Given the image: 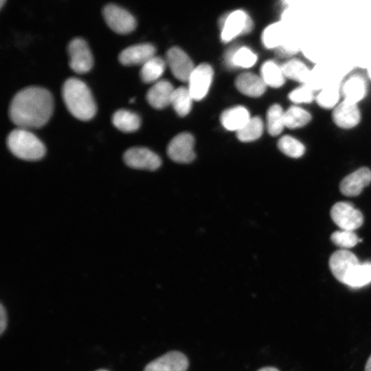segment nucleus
<instances>
[{
	"mask_svg": "<svg viewBox=\"0 0 371 371\" xmlns=\"http://www.w3.org/2000/svg\"><path fill=\"white\" fill-rule=\"evenodd\" d=\"M192 100L189 89L179 87L174 90L170 104L179 115L185 116L191 110Z\"/></svg>",
	"mask_w": 371,
	"mask_h": 371,
	"instance_id": "c85d7f7f",
	"label": "nucleus"
},
{
	"mask_svg": "<svg viewBox=\"0 0 371 371\" xmlns=\"http://www.w3.org/2000/svg\"><path fill=\"white\" fill-rule=\"evenodd\" d=\"M54 100L45 88L31 86L18 91L12 98L8 110L10 120L19 128H38L52 115Z\"/></svg>",
	"mask_w": 371,
	"mask_h": 371,
	"instance_id": "f257e3e1",
	"label": "nucleus"
},
{
	"mask_svg": "<svg viewBox=\"0 0 371 371\" xmlns=\"http://www.w3.org/2000/svg\"><path fill=\"white\" fill-rule=\"evenodd\" d=\"M194 139L188 133H182L176 135L167 147L168 157L177 163H190L194 160Z\"/></svg>",
	"mask_w": 371,
	"mask_h": 371,
	"instance_id": "1a4fd4ad",
	"label": "nucleus"
},
{
	"mask_svg": "<svg viewBox=\"0 0 371 371\" xmlns=\"http://www.w3.org/2000/svg\"><path fill=\"white\" fill-rule=\"evenodd\" d=\"M0 2H1L0 7L2 8V6H3V3H5V1H3V0H1Z\"/></svg>",
	"mask_w": 371,
	"mask_h": 371,
	"instance_id": "ea45409f",
	"label": "nucleus"
},
{
	"mask_svg": "<svg viewBox=\"0 0 371 371\" xmlns=\"http://www.w3.org/2000/svg\"><path fill=\"white\" fill-rule=\"evenodd\" d=\"M365 371H371V355L366 362Z\"/></svg>",
	"mask_w": 371,
	"mask_h": 371,
	"instance_id": "e433bc0d",
	"label": "nucleus"
},
{
	"mask_svg": "<svg viewBox=\"0 0 371 371\" xmlns=\"http://www.w3.org/2000/svg\"><path fill=\"white\" fill-rule=\"evenodd\" d=\"M113 124L124 133H131L137 131L141 124L140 117L134 112L126 109H119L112 115Z\"/></svg>",
	"mask_w": 371,
	"mask_h": 371,
	"instance_id": "5701e85b",
	"label": "nucleus"
},
{
	"mask_svg": "<svg viewBox=\"0 0 371 371\" xmlns=\"http://www.w3.org/2000/svg\"><path fill=\"white\" fill-rule=\"evenodd\" d=\"M371 282V262H360L348 276L345 284L352 289H359Z\"/></svg>",
	"mask_w": 371,
	"mask_h": 371,
	"instance_id": "b1692460",
	"label": "nucleus"
},
{
	"mask_svg": "<svg viewBox=\"0 0 371 371\" xmlns=\"http://www.w3.org/2000/svg\"><path fill=\"white\" fill-rule=\"evenodd\" d=\"M267 127L268 133L272 136L280 135L285 127L284 111L280 104H274L268 109Z\"/></svg>",
	"mask_w": 371,
	"mask_h": 371,
	"instance_id": "c756f323",
	"label": "nucleus"
},
{
	"mask_svg": "<svg viewBox=\"0 0 371 371\" xmlns=\"http://www.w3.org/2000/svg\"><path fill=\"white\" fill-rule=\"evenodd\" d=\"M7 326V314L6 311L1 304L0 306V334L2 335Z\"/></svg>",
	"mask_w": 371,
	"mask_h": 371,
	"instance_id": "c9c22d12",
	"label": "nucleus"
},
{
	"mask_svg": "<svg viewBox=\"0 0 371 371\" xmlns=\"http://www.w3.org/2000/svg\"><path fill=\"white\" fill-rule=\"evenodd\" d=\"M340 91L337 85L324 87L315 97L317 104L326 109H334L339 103Z\"/></svg>",
	"mask_w": 371,
	"mask_h": 371,
	"instance_id": "473e14b6",
	"label": "nucleus"
},
{
	"mask_svg": "<svg viewBox=\"0 0 371 371\" xmlns=\"http://www.w3.org/2000/svg\"><path fill=\"white\" fill-rule=\"evenodd\" d=\"M174 90L170 82L165 80L157 81L148 91L146 100L153 108L164 109L171 104Z\"/></svg>",
	"mask_w": 371,
	"mask_h": 371,
	"instance_id": "f3484780",
	"label": "nucleus"
},
{
	"mask_svg": "<svg viewBox=\"0 0 371 371\" xmlns=\"http://www.w3.org/2000/svg\"><path fill=\"white\" fill-rule=\"evenodd\" d=\"M281 67L285 78L306 84L310 79L311 71L300 60L291 59Z\"/></svg>",
	"mask_w": 371,
	"mask_h": 371,
	"instance_id": "393cba45",
	"label": "nucleus"
},
{
	"mask_svg": "<svg viewBox=\"0 0 371 371\" xmlns=\"http://www.w3.org/2000/svg\"><path fill=\"white\" fill-rule=\"evenodd\" d=\"M330 216L342 230L354 231L363 223L362 213L352 203L345 201L337 202L332 207Z\"/></svg>",
	"mask_w": 371,
	"mask_h": 371,
	"instance_id": "0eeeda50",
	"label": "nucleus"
},
{
	"mask_svg": "<svg viewBox=\"0 0 371 371\" xmlns=\"http://www.w3.org/2000/svg\"><path fill=\"white\" fill-rule=\"evenodd\" d=\"M370 182L371 170L367 167H361L346 176L340 183L339 189L345 196H355Z\"/></svg>",
	"mask_w": 371,
	"mask_h": 371,
	"instance_id": "2eb2a0df",
	"label": "nucleus"
},
{
	"mask_svg": "<svg viewBox=\"0 0 371 371\" xmlns=\"http://www.w3.org/2000/svg\"><path fill=\"white\" fill-rule=\"evenodd\" d=\"M221 40L229 42L235 37L250 32L253 22L250 16L243 10H235L224 16L221 20Z\"/></svg>",
	"mask_w": 371,
	"mask_h": 371,
	"instance_id": "20e7f679",
	"label": "nucleus"
},
{
	"mask_svg": "<svg viewBox=\"0 0 371 371\" xmlns=\"http://www.w3.org/2000/svg\"><path fill=\"white\" fill-rule=\"evenodd\" d=\"M155 47L150 43L136 44L124 49L120 53L118 59L124 65H143L155 56Z\"/></svg>",
	"mask_w": 371,
	"mask_h": 371,
	"instance_id": "dca6fc26",
	"label": "nucleus"
},
{
	"mask_svg": "<svg viewBox=\"0 0 371 371\" xmlns=\"http://www.w3.org/2000/svg\"><path fill=\"white\" fill-rule=\"evenodd\" d=\"M330 240L337 246L345 249L355 246L361 242L354 231L339 230L334 232L330 236Z\"/></svg>",
	"mask_w": 371,
	"mask_h": 371,
	"instance_id": "72a5a7b5",
	"label": "nucleus"
},
{
	"mask_svg": "<svg viewBox=\"0 0 371 371\" xmlns=\"http://www.w3.org/2000/svg\"><path fill=\"white\" fill-rule=\"evenodd\" d=\"M188 364L183 353L171 351L150 362L144 371H186Z\"/></svg>",
	"mask_w": 371,
	"mask_h": 371,
	"instance_id": "4468645a",
	"label": "nucleus"
},
{
	"mask_svg": "<svg viewBox=\"0 0 371 371\" xmlns=\"http://www.w3.org/2000/svg\"><path fill=\"white\" fill-rule=\"evenodd\" d=\"M166 64L164 60L158 56H154L145 63L140 70V78L145 83L156 81L163 74Z\"/></svg>",
	"mask_w": 371,
	"mask_h": 371,
	"instance_id": "bb28decb",
	"label": "nucleus"
},
{
	"mask_svg": "<svg viewBox=\"0 0 371 371\" xmlns=\"http://www.w3.org/2000/svg\"><path fill=\"white\" fill-rule=\"evenodd\" d=\"M70 68L77 74L88 72L93 67V59L87 42L82 38H74L67 45Z\"/></svg>",
	"mask_w": 371,
	"mask_h": 371,
	"instance_id": "423d86ee",
	"label": "nucleus"
},
{
	"mask_svg": "<svg viewBox=\"0 0 371 371\" xmlns=\"http://www.w3.org/2000/svg\"><path fill=\"white\" fill-rule=\"evenodd\" d=\"M225 60L227 65L231 67L248 68L256 63L257 56L247 47H235L226 52Z\"/></svg>",
	"mask_w": 371,
	"mask_h": 371,
	"instance_id": "4be33fe9",
	"label": "nucleus"
},
{
	"mask_svg": "<svg viewBox=\"0 0 371 371\" xmlns=\"http://www.w3.org/2000/svg\"><path fill=\"white\" fill-rule=\"evenodd\" d=\"M368 74L370 79L371 80V68L368 70Z\"/></svg>",
	"mask_w": 371,
	"mask_h": 371,
	"instance_id": "58836bf2",
	"label": "nucleus"
},
{
	"mask_svg": "<svg viewBox=\"0 0 371 371\" xmlns=\"http://www.w3.org/2000/svg\"><path fill=\"white\" fill-rule=\"evenodd\" d=\"M263 132V123L259 117H250L249 121L236 132L238 139L243 142L258 139Z\"/></svg>",
	"mask_w": 371,
	"mask_h": 371,
	"instance_id": "7c9ffc66",
	"label": "nucleus"
},
{
	"mask_svg": "<svg viewBox=\"0 0 371 371\" xmlns=\"http://www.w3.org/2000/svg\"><path fill=\"white\" fill-rule=\"evenodd\" d=\"M166 60L174 76L188 82L194 67L190 58L181 48L173 47L166 53Z\"/></svg>",
	"mask_w": 371,
	"mask_h": 371,
	"instance_id": "f8f14e48",
	"label": "nucleus"
},
{
	"mask_svg": "<svg viewBox=\"0 0 371 371\" xmlns=\"http://www.w3.org/2000/svg\"><path fill=\"white\" fill-rule=\"evenodd\" d=\"M235 85L240 93L249 97L262 95L267 87L261 76L251 72L240 74L236 79Z\"/></svg>",
	"mask_w": 371,
	"mask_h": 371,
	"instance_id": "a211bd4d",
	"label": "nucleus"
},
{
	"mask_svg": "<svg viewBox=\"0 0 371 371\" xmlns=\"http://www.w3.org/2000/svg\"><path fill=\"white\" fill-rule=\"evenodd\" d=\"M126 166L134 169L155 170L161 164L160 157L150 149L144 147H132L123 155Z\"/></svg>",
	"mask_w": 371,
	"mask_h": 371,
	"instance_id": "6e6552de",
	"label": "nucleus"
},
{
	"mask_svg": "<svg viewBox=\"0 0 371 371\" xmlns=\"http://www.w3.org/2000/svg\"><path fill=\"white\" fill-rule=\"evenodd\" d=\"M359 263L357 257L346 249L335 251L329 259V267L333 275L339 282L344 284L348 276Z\"/></svg>",
	"mask_w": 371,
	"mask_h": 371,
	"instance_id": "9b49d317",
	"label": "nucleus"
},
{
	"mask_svg": "<svg viewBox=\"0 0 371 371\" xmlns=\"http://www.w3.org/2000/svg\"><path fill=\"white\" fill-rule=\"evenodd\" d=\"M250 119L248 110L241 106L224 111L221 115L222 125L229 131L240 130Z\"/></svg>",
	"mask_w": 371,
	"mask_h": 371,
	"instance_id": "412c9836",
	"label": "nucleus"
},
{
	"mask_svg": "<svg viewBox=\"0 0 371 371\" xmlns=\"http://www.w3.org/2000/svg\"><path fill=\"white\" fill-rule=\"evenodd\" d=\"M6 145L16 157L26 161H36L43 157L45 147L43 142L27 129L16 128L6 138Z\"/></svg>",
	"mask_w": 371,
	"mask_h": 371,
	"instance_id": "7ed1b4c3",
	"label": "nucleus"
},
{
	"mask_svg": "<svg viewBox=\"0 0 371 371\" xmlns=\"http://www.w3.org/2000/svg\"><path fill=\"white\" fill-rule=\"evenodd\" d=\"M332 118L338 127L349 129L360 122L361 113L357 104L344 100L333 109Z\"/></svg>",
	"mask_w": 371,
	"mask_h": 371,
	"instance_id": "ddd939ff",
	"label": "nucleus"
},
{
	"mask_svg": "<svg viewBox=\"0 0 371 371\" xmlns=\"http://www.w3.org/2000/svg\"><path fill=\"white\" fill-rule=\"evenodd\" d=\"M278 147L282 153L292 158H299L305 152L304 145L290 135L280 137L278 142Z\"/></svg>",
	"mask_w": 371,
	"mask_h": 371,
	"instance_id": "2f4dec72",
	"label": "nucleus"
},
{
	"mask_svg": "<svg viewBox=\"0 0 371 371\" xmlns=\"http://www.w3.org/2000/svg\"><path fill=\"white\" fill-rule=\"evenodd\" d=\"M311 113L298 106H291L284 111V124L289 128H297L306 125L311 120Z\"/></svg>",
	"mask_w": 371,
	"mask_h": 371,
	"instance_id": "cd10ccee",
	"label": "nucleus"
},
{
	"mask_svg": "<svg viewBox=\"0 0 371 371\" xmlns=\"http://www.w3.org/2000/svg\"><path fill=\"white\" fill-rule=\"evenodd\" d=\"M261 78L265 83L273 88L282 87L285 81L282 67L273 60L265 62L260 69Z\"/></svg>",
	"mask_w": 371,
	"mask_h": 371,
	"instance_id": "a878e982",
	"label": "nucleus"
},
{
	"mask_svg": "<svg viewBox=\"0 0 371 371\" xmlns=\"http://www.w3.org/2000/svg\"><path fill=\"white\" fill-rule=\"evenodd\" d=\"M289 33V27L282 21L272 23L262 32V43L268 49H278L284 43Z\"/></svg>",
	"mask_w": 371,
	"mask_h": 371,
	"instance_id": "6ab92c4d",
	"label": "nucleus"
},
{
	"mask_svg": "<svg viewBox=\"0 0 371 371\" xmlns=\"http://www.w3.org/2000/svg\"><path fill=\"white\" fill-rule=\"evenodd\" d=\"M102 14L108 26L116 33L128 34L136 27L137 23L134 16L117 5H106L103 8Z\"/></svg>",
	"mask_w": 371,
	"mask_h": 371,
	"instance_id": "39448f33",
	"label": "nucleus"
},
{
	"mask_svg": "<svg viewBox=\"0 0 371 371\" xmlns=\"http://www.w3.org/2000/svg\"><path fill=\"white\" fill-rule=\"evenodd\" d=\"M97 371H108V370H98Z\"/></svg>",
	"mask_w": 371,
	"mask_h": 371,
	"instance_id": "79ce46f5",
	"label": "nucleus"
},
{
	"mask_svg": "<svg viewBox=\"0 0 371 371\" xmlns=\"http://www.w3.org/2000/svg\"><path fill=\"white\" fill-rule=\"evenodd\" d=\"M213 69L207 63L194 67L188 80V89L193 100H200L207 94L213 78Z\"/></svg>",
	"mask_w": 371,
	"mask_h": 371,
	"instance_id": "9d476101",
	"label": "nucleus"
},
{
	"mask_svg": "<svg viewBox=\"0 0 371 371\" xmlns=\"http://www.w3.org/2000/svg\"><path fill=\"white\" fill-rule=\"evenodd\" d=\"M258 371H279L274 367H265L259 369Z\"/></svg>",
	"mask_w": 371,
	"mask_h": 371,
	"instance_id": "4c0bfd02",
	"label": "nucleus"
},
{
	"mask_svg": "<svg viewBox=\"0 0 371 371\" xmlns=\"http://www.w3.org/2000/svg\"><path fill=\"white\" fill-rule=\"evenodd\" d=\"M366 92V82L362 76L358 74L348 78L341 87L344 100L355 104L364 98Z\"/></svg>",
	"mask_w": 371,
	"mask_h": 371,
	"instance_id": "aec40b11",
	"label": "nucleus"
},
{
	"mask_svg": "<svg viewBox=\"0 0 371 371\" xmlns=\"http://www.w3.org/2000/svg\"><path fill=\"white\" fill-rule=\"evenodd\" d=\"M134 100H135V98H131V100H130V101H129V102H134Z\"/></svg>",
	"mask_w": 371,
	"mask_h": 371,
	"instance_id": "a19ab883",
	"label": "nucleus"
},
{
	"mask_svg": "<svg viewBox=\"0 0 371 371\" xmlns=\"http://www.w3.org/2000/svg\"><path fill=\"white\" fill-rule=\"evenodd\" d=\"M289 98L295 104L311 103L315 99L313 88L306 84L292 90L289 93Z\"/></svg>",
	"mask_w": 371,
	"mask_h": 371,
	"instance_id": "f704fd0d",
	"label": "nucleus"
},
{
	"mask_svg": "<svg viewBox=\"0 0 371 371\" xmlns=\"http://www.w3.org/2000/svg\"><path fill=\"white\" fill-rule=\"evenodd\" d=\"M64 103L70 113L77 119L87 121L94 117L97 108L87 85L76 78H69L61 89Z\"/></svg>",
	"mask_w": 371,
	"mask_h": 371,
	"instance_id": "f03ea898",
	"label": "nucleus"
}]
</instances>
